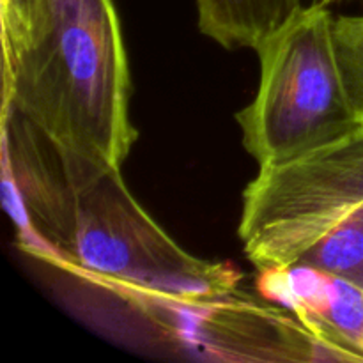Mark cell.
<instances>
[{
  "instance_id": "cell-5",
  "label": "cell",
  "mask_w": 363,
  "mask_h": 363,
  "mask_svg": "<svg viewBox=\"0 0 363 363\" xmlns=\"http://www.w3.org/2000/svg\"><path fill=\"white\" fill-rule=\"evenodd\" d=\"M257 94L236 121L259 167L296 158L362 130L340 66L335 16L315 0L257 46Z\"/></svg>"
},
{
  "instance_id": "cell-6",
  "label": "cell",
  "mask_w": 363,
  "mask_h": 363,
  "mask_svg": "<svg viewBox=\"0 0 363 363\" xmlns=\"http://www.w3.org/2000/svg\"><path fill=\"white\" fill-rule=\"evenodd\" d=\"M259 296L287 308L342 362H363V286L330 272L294 266L259 272Z\"/></svg>"
},
{
  "instance_id": "cell-8",
  "label": "cell",
  "mask_w": 363,
  "mask_h": 363,
  "mask_svg": "<svg viewBox=\"0 0 363 363\" xmlns=\"http://www.w3.org/2000/svg\"><path fill=\"white\" fill-rule=\"evenodd\" d=\"M335 39L347 91L363 124V14L335 18Z\"/></svg>"
},
{
  "instance_id": "cell-10",
  "label": "cell",
  "mask_w": 363,
  "mask_h": 363,
  "mask_svg": "<svg viewBox=\"0 0 363 363\" xmlns=\"http://www.w3.org/2000/svg\"><path fill=\"white\" fill-rule=\"evenodd\" d=\"M318 2H323V4H326V6H330V4H335V2H344V0H318Z\"/></svg>"
},
{
  "instance_id": "cell-3",
  "label": "cell",
  "mask_w": 363,
  "mask_h": 363,
  "mask_svg": "<svg viewBox=\"0 0 363 363\" xmlns=\"http://www.w3.org/2000/svg\"><path fill=\"white\" fill-rule=\"evenodd\" d=\"M113 0H46L28 45L4 60V105L64 151L119 167L137 142Z\"/></svg>"
},
{
  "instance_id": "cell-4",
  "label": "cell",
  "mask_w": 363,
  "mask_h": 363,
  "mask_svg": "<svg viewBox=\"0 0 363 363\" xmlns=\"http://www.w3.org/2000/svg\"><path fill=\"white\" fill-rule=\"evenodd\" d=\"M238 234L257 272L311 266L363 286V128L259 167Z\"/></svg>"
},
{
  "instance_id": "cell-9",
  "label": "cell",
  "mask_w": 363,
  "mask_h": 363,
  "mask_svg": "<svg viewBox=\"0 0 363 363\" xmlns=\"http://www.w3.org/2000/svg\"><path fill=\"white\" fill-rule=\"evenodd\" d=\"M46 0H2L4 60H11L28 45L45 13Z\"/></svg>"
},
{
  "instance_id": "cell-2",
  "label": "cell",
  "mask_w": 363,
  "mask_h": 363,
  "mask_svg": "<svg viewBox=\"0 0 363 363\" xmlns=\"http://www.w3.org/2000/svg\"><path fill=\"white\" fill-rule=\"evenodd\" d=\"M67 312L119 346L208 362H342L287 308L238 289L138 286L25 252Z\"/></svg>"
},
{
  "instance_id": "cell-7",
  "label": "cell",
  "mask_w": 363,
  "mask_h": 363,
  "mask_svg": "<svg viewBox=\"0 0 363 363\" xmlns=\"http://www.w3.org/2000/svg\"><path fill=\"white\" fill-rule=\"evenodd\" d=\"M199 28L229 50L257 46L286 23L301 0H195Z\"/></svg>"
},
{
  "instance_id": "cell-1",
  "label": "cell",
  "mask_w": 363,
  "mask_h": 363,
  "mask_svg": "<svg viewBox=\"0 0 363 363\" xmlns=\"http://www.w3.org/2000/svg\"><path fill=\"white\" fill-rule=\"evenodd\" d=\"M6 208L23 252L96 275L176 291L238 289L241 273L181 247L135 199L119 167L64 151L2 108Z\"/></svg>"
}]
</instances>
